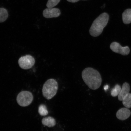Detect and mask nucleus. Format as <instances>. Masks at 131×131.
<instances>
[{
	"label": "nucleus",
	"mask_w": 131,
	"mask_h": 131,
	"mask_svg": "<svg viewBox=\"0 0 131 131\" xmlns=\"http://www.w3.org/2000/svg\"><path fill=\"white\" fill-rule=\"evenodd\" d=\"M60 14V10L57 8H48L44 10L43 12L44 17L46 18L57 17Z\"/></svg>",
	"instance_id": "nucleus-7"
},
{
	"label": "nucleus",
	"mask_w": 131,
	"mask_h": 131,
	"mask_svg": "<svg viewBox=\"0 0 131 131\" xmlns=\"http://www.w3.org/2000/svg\"><path fill=\"white\" fill-rule=\"evenodd\" d=\"M60 0H48L46 6L49 8H53L57 6L59 3Z\"/></svg>",
	"instance_id": "nucleus-16"
},
{
	"label": "nucleus",
	"mask_w": 131,
	"mask_h": 131,
	"mask_svg": "<svg viewBox=\"0 0 131 131\" xmlns=\"http://www.w3.org/2000/svg\"><path fill=\"white\" fill-rule=\"evenodd\" d=\"M123 22L125 24L131 23V9H127L124 11L122 15Z\"/></svg>",
	"instance_id": "nucleus-11"
},
{
	"label": "nucleus",
	"mask_w": 131,
	"mask_h": 131,
	"mask_svg": "<svg viewBox=\"0 0 131 131\" xmlns=\"http://www.w3.org/2000/svg\"><path fill=\"white\" fill-rule=\"evenodd\" d=\"M82 77L85 83L90 89L96 90L101 86L102 80L97 70L91 68H86L82 72Z\"/></svg>",
	"instance_id": "nucleus-1"
},
{
	"label": "nucleus",
	"mask_w": 131,
	"mask_h": 131,
	"mask_svg": "<svg viewBox=\"0 0 131 131\" xmlns=\"http://www.w3.org/2000/svg\"><path fill=\"white\" fill-rule=\"evenodd\" d=\"M130 115L131 111L130 110L127 108H123L117 111L116 116L119 120H125L128 118Z\"/></svg>",
	"instance_id": "nucleus-8"
},
{
	"label": "nucleus",
	"mask_w": 131,
	"mask_h": 131,
	"mask_svg": "<svg viewBox=\"0 0 131 131\" xmlns=\"http://www.w3.org/2000/svg\"><path fill=\"white\" fill-rule=\"evenodd\" d=\"M58 89L57 82L53 79H50L45 82L42 88V93L44 97L47 100L53 98Z\"/></svg>",
	"instance_id": "nucleus-3"
},
{
	"label": "nucleus",
	"mask_w": 131,
	"mask_h": 131,
	"mask_svg": "<svg viewBox=\"0 0 131 131\" xmlns=\"http://www.w3.org/2000/svg\"><path fill=\"white\" fill-rule=\"evenodd\" d=\"M34 99V96L29 91H23L18 94L16 101L19 106L26 107L31 104Z\"/></svg>",
	"instance_id": "nucleus-4"
},
{
	"label": "nucleus",
	"mask_w": 131,
	"mask_h": 131,
	"mask_svg": "<svg viewBox=\"0 0 131 131\" xmlns=\"http://www.w3.org/2000/svg\"><path fill=\"white\" fill-rule=\"evenodd\" d=\"M109 86L108 85L106 86H105L104 88V89L105 90H106L108 89V88Z\"/></svg>",
	"instance_id": "nucleus-18"
},
{
	"label": "nucleus",
	"mask_w": 131,
	"mask_h": 131,
	"mask_svg": "<svg viewBox=\"0 0 131 131\" xmlns=\"http://www.w3.org/2000/svg\"><path fill=\"white\" fill-rule=\"evenodd\" d=\"M123 105L127 108H131V94L129 93L122 100Z\"/></svg>",
	"instance_id": "nucleus-13"
},
{
	"label": "nucleus",
	"mask_w": 131,
	"mask_h": 131,
	"mask_svg": "<svg viewBox=\"0 0 131 131\" xmlns=\"http://www.w3.org/2000/svg\"><path fill=\"white\" fill-rule=\"evenodd\" d=\"M42 123L43 125L49 127H53L56 124L55 119L51 117L44 118L42 120Z\"/></svg>",
	"instance_id": "nucleus-10"
},
{
	"label": "nucleus",
	"mask_w": 131,
	"mask_h": 131,
	"mask_svg": "<svg viewBox=\"0 0 131 131\" xmlns=\"http://www.w3.org/2000/svg\"><path fill=\"white\" fill-rule=\"evenodd\" d=\"M18 63L22 69L28 70L32 68L35 64V60L32 56L27 55L20 57Z\"/></svg>",
	"instance_id": "nucleus-5"
},
{
	"label": "nucleus",
	"mask_w": 131,
	"mask_h": 131,
	"mask_svg": "<svg viewBox=\"0 0 131 131\" xmlns=\"http://www.w3.org/2000/svg\"><path fill=\"white\" fill-rule=\"evenodd\" d=\"M38 113L41 116H45L48 114L46 106L45 105L41 104L38 107Z\"/></svg>",
	"instance_id": "nucleus-15"
},
{
	"label": "nucleus",
	"mask_w": 131,
	"mask_h": 131,
	"mask_svg": "<svg viewBox=\"0 0 131 131\" xmlns=\"http://www.w3.org/2000/svg\"><path fill=\"white\" fill-rule=\"evenodd\" d=\"M130 86L128 83L125 82L123 84L120 93L118 95V99L122 101L125 96L130 92Z\"/></svg>",
	"instance_id": "nucleus-9"
},
{
	"label": "nucleus",
	"mask_w": 131,
	"mask_h": 131,
	"mask_svg": "<svg viewBox=\"0 0 131 131\" xmlns=\"http://www.w3.org/2000/svg\"><path fill=\"white\" fill-rule=\"evenodd\" d=\"M121 90L120 86L118 84L116 85L111 90V94L113 97H116L119 95Z\"/></svg>",
	"instance_id": "nucleus-14"
},
{
	"label": "nucleus",
	"mask_w": 131,
	"mask_h": 131,
	"mask_svg": "<svg viewBox=\"0 0 131 131\" xmlns=\"http://www.w3.org/2000/svg\"><path fill=\"white\" fill-rule=\"evenodd\" d=\"M9 14L7 10L3 8H0V23L5 21L8 19Z\"/></svg>",
	"instance_id": "nucleus-12"
},
{
	"label": "nucleus",
	"mask_w": 131,
	"mask_h": 131,
	"mask_svg": "<svg viewBox=\"0 0 131 131\" xmlns=\"http://www.w3.org/2000/svg\"><path fill=\"white\" fill-rule=\"evenodd\" d=\"M110 48L113 52L123 55H128L130 52L129 47H122L117 42H114L111 44Z\"/></svg>",
	"instance_id": "nucleus-6"
},
{
	"label": "nucleus",
	"mask_w": 131,
	"mask_h": 131,
	"mask_svg": "<svg viewBox=\"0 0 131 131\" xmlns=\"http://www.w3.org/2000/svg\"><path fill=\"white\" fill-rule=\"evenodd\" d=\"M109 18L107 13H104L101 14L92 24L89 30L90 35L94 37H97L100 35L107 25Z\"/></svg>",
	"instance_id": "nucleus-2"
},
{
	"label": "nucleus",
	"mask_w": 131,
	"mask_h": 131,
	"mask_svg": "<svg viewBox=\"0 0 131 131\" xmlns=\"http://www.w3.org/2000/svg\"><path fill=\"white\" fill-rule=\"evenodd\" d=\"M67 1L70 2L75 3L77 2L80 1V0H67ZM83 1H85V0H83Z\"/></svg>",
	"instance_id": "nucleus-17"
}]
</instances>
